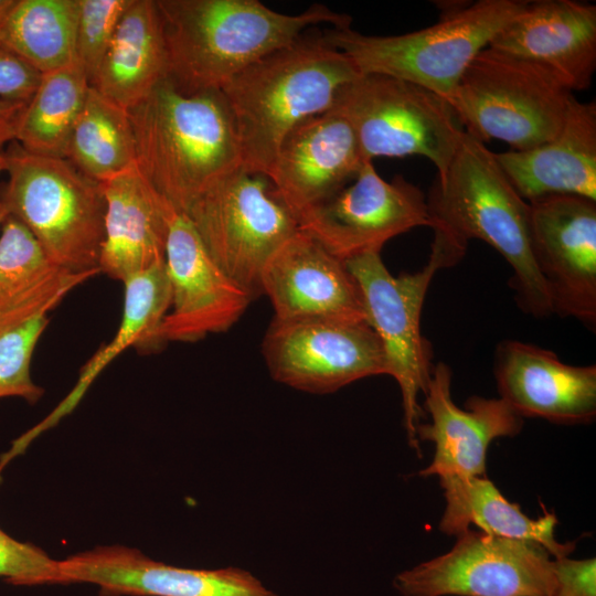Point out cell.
Wrapping results in <instances>:
<instances>
[{
	"instance_id": "cell-1",
	"label": "cell",
	"mask_w": 596,
	"mask_h": 596,
	"mask_svg": "<svg viewBox=\"0 0 596 596\" xmlns=\"http://www.w3.org/2000/svg\"><path fill=\"white\" fill-rule=\"evenodd\" d=\"M127 111L135 167L178 214L243 167L236 125L221 91H185L168 76Z\"/></svg>"
},
{
	"instance_id": "cell-2",
	"label": "cell",
	"mask_w": 596,
	"mask_h": 596,
	"mask_svg": "<svg viewBox=\"0 0 596 596\" xmlns=\"http://www.w3.org/2000/svg\"><path fill=\"white\" fill-rule=\"evenodd\" d=\"M169 77L190 92L221 91L249 65L284 49L318 24L351 26V17L313 4L298 14L258 0H156Z\"/></svg>"
},
{
	"instance_id": "cell-3",
	"label": "cell",
	"mask_w": 596,
	"mask_h": 596,
	"mask_svg": "<svg viewBox=\"0 0 596 596\" xmlns=\"http://www.w3.org/2000/svg\"><path fill=\"white\" fill-rule=\"evenodd\" d=\"M426 203L434 236L465 251L470 240L486 242L510 265L519 307L535 318L554 315L531 249L529 202L513 188L485 142L464 132Z\"/></svg>"
},
{
	"instance_id": "cell-4",
	"label": "cell",
	"mask_w": 596,
	"mask_h": 596,
	"mask_svg": "<svg viewBox=\"0 0 596 596\" xmlns=\"http://www.w3.org/2000/svg\"><path fill=\"white\" fill-rule=\"evenodd\" d=\"M360 75L322 36H301L237 74L221 92L236 125L243 168L268 177L286 135L332 109L339 93Z\"/></svg>"
},
{
	"instance_id": "cell-5",
	"label": "cell",
	"mask_w": 596,
	"mask_h": 596,
	"mask_svg": "<svg viewBox=\"0 0 596 596\" xmlns=\"http://www.w3.org/2000/svg\"><path fill=\"white\" fill-rule=\"evenodd\" d=\"M7 183L0 202L46 256L74 272H99L106 201L100 183L67 159L36 155L17 141L4 151Z\"/></svg>"
},
{
	"instance_id": "cell-6",
	"label": "cell",
	"mask_w": 596,
	"mask_h": 596,
	"mask_svg": "<svg viewBox=\"0 0 596 596\" xmlns=\"http://www.w3.org/2000/svg\"><path fill=\"white\" fill-rule=\"evenodd\" d=\"M479 0L447 10L440 20L400 35H365L331 28L322 36L343 52L360 74H381L423 86L448 103L472 60L526 4Z\"/></svg>"
},
{
	"instance_id": "cell-7",
	"label": "cell",
	"mask_w": 596,
	"mask_h": 596,
	"mask_svg": "<svg viewBox=\"0 0 596 596\" xmlns=\"http://www.w3.org/2000/svg\"><path fill=\"white\" fill-rule=\"evenodd\" d=\"M573 97L542 65L488 46L466 68L449 104L466 132L519 151L551 140Z\"/></svg>"
},
{
	"instance_id": "cell-8",
	"label": "cell",
	"mask_w": 596,
	"mask_h": 596,
	"mask_svg": "<svg viewBox=\"0 0 596 596\" xmlns=\"http://www.w3.org/2000/svg\"><path fill=\"white\" fill-rule=\"evenodd\" d=\"M466 251L434 236L426 265L416 273L393 276L380 253L345 262L363 299L365 319L381 340L387 375L400 386L409 446L421 456L416 430L423 417L418 397L430 380L433 351L422 334L421 317L428 287L439 269L451 267Z\"/></svg>"
},
{
	"instance_id": "cell-9",
	"label": "cell",
	"mask_w": 596,
	"mask_h": 596,
	"mask_svg": "<svg viewBox=\"0 0 596 596\" xmlns=\"http://www.w3.org/2000/svg\"><path fill=\"white\" fill-rule=\"evenodd\" d=\"M351 125L366 161L422 156L446 172L465 132L451 105L417 84L361 74L338 95L332 109Z\"/></svg>"
},
{
	"instance_id": "cell-10",
	"label": "cell",
	"mask_w": 596,
	"mask_h": 596,
	"mask_svg": "<svg viewBox=\"0 0 596 596\" xmlns=\"http://www.w3.org/2000/svg\"><path fill=\"white\" fill-rule=\"evenodd\" d=\"M184 216L213 262L254 297L268 259L299 230L268 177L243 167L207 189Z\"/></svg>"
},
{
	"instance_id": "cell-11",
	"label": "cell",
	"mask_w": 596,
	"mask_h": 596,
	"mask_svg": "<svg viewBox=\"0 0 596 596\" xmlns=\"http://www.w3.org/2000/svg\"><path fill=\"white\" fill-rule=\"evenodd\" d=\"M403 596H553L552 555L540 544L467 530L453 549L396 575Z\"/></svg>"
},
{
	"instance_id": "cell-12",
	"label": "cell",
	"mask_w": 596,
	"mask_h": 596,
	"mask_svg": "<svg viewBox=\"0 0 596 596\" xmlns=\"http://www.w3.org/2000/svg\"><path fill=\"white\" fill-rule=\"evenodd\" d=\"M262 352L274 380L309 393L387 375L383 345L366 320L274 318Z\"/></svg>"
},
{
	"instance_id": "cell-13",
	"label": "cell",
	"mask_w": 596,
	"mask_h": 596,
	"mask_svg": "<svg viewBox=\"0 0 596 596\" xmlns=\"http://www.w3.org/2000/svg\"><path fill=\"white\" fill-rule=\"evenodd\" d=\"M299 228L343 262L380 253L391 238L429 226L426 196L402 175L386 181L366 162L338 193L298 216Z\"/></svg>"
},
{
	"instance_id": "cell-14",
	"label": "cell",
	"mask_w": 596,
	"mask_h": 596,
	"mask_svg": "<svg viewBox=\"0 0 596 596\" xmlns=\"http://www.w3.org/2000/svg\"><path fill=\"white\" fill-rule=\"evenodd\" d=\"M530 242L553 313L596 327V201L551 195L529 202Z\"/></svg>"
},
{
	"instance_id": "cell-15",
	"label": "cell",
	"mask_w": 596,
	"mask_h": 596,
	"mask_svg": "<svg viewBox=\"0 0 596 596\" xmlns=\"http://www.w3.org/2000/svg\"><path fill=\"white\" fill-rule=\"evenodd\" d=\"M166 268L171 305L160 327L164 343L227 331L254 298L213 262L182 214L174 213L169 223Z\"/></svg>"
},
{
	"instance_id": "cell-16",
	"label": "cell",
	"mask_w": 596,
	"mask_h": 596,
	"mask_svg": "<svg viewBox=\"0 0 596 596\" xmlns=\"http://www.w3.org/2000/svg\"><path fill=\"white\" fill-rule=\"evenodd\" d=\"M60 563L64 584H94L102 596H278L238 567H179L121 545L98 546Z\"/></svg>"
},
{
	"instance_id": "cell-17",
	"label": "cell",
	"mask_w": 596,
	"mask_h": 596,
	"mask_svg": "<svg viewBox=\"0 0 596 596\" xmlns=\"http://www.w3.org/2000/svg\"><path fill=\"white\" fill-rule=\"evenodd\" d=\"M424 395L432 422L421 423L416 435L418 443H433L435 453L422 477H485L491 441L522 429V417L500 397L473 395L459 408L451 397V369L444 362L433 366Z\"/></svg>"
},
{
	"instance_id": "cell-18",
	"label": "cell",
	"mask_w": 596,
	"mask_h": 596,
	"mask_svg": "<svg viewBox=\"0 0 596 596\" xmlns=\"http://www.w3.org/2000/svg\"><path fill=\"white\" fill-rule=\"evenodd\" d=\"M366 162L351 125L329 110L286 135L268 179L298 220L352 182Z\"/></svg>"
},
{
	"instance_id": "cell-19",
	"label": "cell",
	"mask_w": 596,
	"mask_h": 596,
	"mask_svg": "<svg viewBox=\"0 0 596 596\" xmlns=\"http://www.w3.org/2000/svg\"><path fill=\"white\" fill-rule=\"evenodd\" d=\"M493 361L500 398L520 417L563 425L595 419V365H571L547 349L518 340L499 342Z\"/></svg>"
},
{
	"instance_id": "cell-20",
	"label": "cell",
	"mask_w": 596,
	"mask_h": 596,
	"mask_svg": "<svg viewBox=\"0 0 596 596\" xmlns=\"http://www.w3.org/2000/svg\"><path fill=\"white\" fill-rule=\"evenodd\" d=\"M259 287L279 320H366L360 287L345 262L300 228L268 259Z\"/></svg>"
},
{
	"instance_id": "cell-21",
	"label": "cell",
	"mask_w": 596,
	"mask_h": 596,
	"mask_svg": "<svg viewBox=\"0 0 596 596\" xmlns=\"http://www.w3.org/2000/svg\"><path fill=\"white\" fill-rule=\"evenodd\" d=\"M489 47L542 65L573 93L587 89L596 71V6L528 1Z\"/></svg>"
},
{
	"instance_id": "cell-22",
	"label": "cell",
	"mask_w": 596,
	"mask_h": 596,
	"mask_svg": "<svg viewBox=\"0 0 596 596\" xmlns=\"http://www.w3.org/2000/svg\"><path fill=\"white\" fill-rule=\"evenodd\" d=\"M494 157L517 192L528 202L551 195L596 201V104L572 98L560 131L526 150Z\"/></svg>"
},
{
	"instance_id": "cell-23",
	"label": "cell",
	"mask_w": 596,
	"mask_h": 596,
	"mask_svg": "<svg viewBox=\"0 0 596 596\" xmlns=\"http://www.w3.org/2000/svg\"><path fill=\"white\" fill-rule=\"evenodd\" d=\"M100 185L106 213L99 272L125 283L164 263L169 223L175 212L152 191L136 167Z\"/></svg>"
},
{
	"instance_id": "cell-24",
	"label": "cell",
	"mask_w": 596,
	"mask_h": 596,
	"mask_svg": "<svg viewBox=\"0 0 596 596\" xmlns=\"http://www.w3.org/2000/svg\"><path fill=\"white\" fill-rule=\"evenodd\" d=\"M124 285V311L116 334L82 368L74 387L51 414L12 443L11 448L0 457V471L22 454L34 438L68 415L97 375L126 348L134 347L141 353H150L166 344L160 337L161 323L171 305L166 260L130 277Z\"/></svg>"
},
{
	"instance_id": "cell-25",
	"label": "cell",
	"mask_w": 596,
	"mask_h": 596,
	"mask_svg": "<svg viewBox=\"0 0 596 596\" xmlns=\"http://www.w3.org/2000/svg\"><path fill=\"white\" fill-rule=\"evenodd\" d=\"M97 274L60 267L20 221L7 215L0 233V334L47 315L72 289Z\"/></svg>"
},
{
	"instance_id": "cell-26",
	"label": "cell",
	"mask_w": 596,
	"mask_h": 596,
	"mask_svg": "<svg viewBox=\"0 0 596 596\" xmlns=\"http://www.w3.org/2000/svg\"><path fill=\"white\" fill-rule=\"evenodd\" d=\"M168 76V53L157 1L131 0L91 86L128 110Z\"/></svg>"
},
{
	"instance_id": "cell-27",
	"label": "cell",
	"mask_w": 596,
	"mask_h": 596,
	"mask_svg": "<svg viewBox=\"0 0 596 596\" xmlns=\"http://www.w3.org/2000/svg\"><path fill=\"white\" fill-rule=\"evenodd\" d=\"M439 483L446 499L439 530L445 534L457 536L473 524L491 535L540 544L554 558L568 556L575 549L574 542L556 540L554 512L545 511L538 519L526 517L487 476L440 477Z\"/></svg>"
},
{
	"instance_id": "cell-28",
	"label": "cell",
	"mask_w": 596,
	"mask_h": 596,
	"mask_svg": "<svg viewBox=\"0 0 596 596\" xmlns=\"http://www.w3.org/2000/svg\"><path fill=\"white\" fill-rule=\"evenodd\" d=\"M78 0H8L0 44L41 74L75 62Z\"/></svg>"
},
{
	"instance_id": "cell-29",
	"label": "cell",
	"mask_w": 596,
	"mask_h": 596,
	"mask_svg": "<svg viewBox=\"0 0 596 596\" xmlns=\"http://www.w3.org/2000/svg\"><path fill=\"white\" fill-rule=\"evenodd\" d=\"M89 87L76 61L42 74L21 117L15 141L32 153L65 158Z\"/></svg>"
},
{
	"instance_id": "cell-30",
	"label": "cell",
	"mask_w": 596,
	"mask_h": 596,
	"mask_svg": "<svg viewBox=\"0 0 596 596\" xmlns=\"http://www.w3.org/2000/svg\"><path fill=\"white\" fill-rule=\"evenodd\" d=\"M65 159L98 183L134 168L135 140L128 111L91 86Z\"/></svg>"
},
{
	"instance_id": "cell-31",
	"label": "cell",
	"mask_w": 596,
	"mask_h": 596,
	"mask_svg": "<svg viewBox=\"0 0 596 596\" xmlns=\"http://www.w3.org/2000/svg\"><path fill=\"white\" fill-rule=\"evenodd\" d=\"M49 323L46 315L0 334V398L17 396L34 404L43 389L31 377L35 345Z\"/></svg>"
},
{
	"instance_id": "cell-32",
	"label": "cell",
	"mask_w": 596,
	"mask_h": 596,
	"mask_svg": "<svg viewBox=\"0 0 596 596\" xmlns=\"http://www.w3.org/2000/svg\"><path fill=\"white\" fill-rule=\"evenodd\" d=\"M131 0H78L75 61L92 84Z\"/></svg>"
},
{
	"instance_id": "cell-33",
	"label": "cell",
	"mask_w": 596,
	"mask_h": 596,
	"mask_svg": "<svg viewBox=\"0 0 596 596\" xmlns=\"http://www.w3.org/2000/svg\"><path fill=\"white\" fill-rule=\"evenodd\" d=\"M0 577L13 585L64 584L60 561L39 546L13 539L1 529Z\"/></svg>"
},
{
	"instance_id": "cell-34",
	"label": "cell",
	"mask_w": 596,
	"mask_h": 596,
	"mask_svg": "<svg viewBox=\"0 0 596 596\" xmlns=\"http://www.w3.org/2000/svg\"><path fill=\"white\" fill-rule=\"evenodd\" d=\"M42 74L0 44V98L28 102Z\"/></svg>"
},
{
	"instance_id": "cell-35",
	"label": "cell",
	"mask_w": 596,
	"mask_h": 596,
	"mask_svg": "<svg viewBox=\"0 0 596 596\" xmlns=\"http://www.w3.org/2000/svg\"><path fill=\"white\" fill-rule=\"evenodd\" d=\"M553 596H596V558L553 560Z\"/></svg>"
},
{
	"instance_id": "cell-36",
	"label": "cell",
	"mask_w": 596,
	"mask_h": 596,
	"mask_svg": "<svg viewBox=\"0 0 596 596\" xmlns=\"http://www.w3.org/2000/svg\"><path fill=\"white\" fill-rule=\"evenodd\" d=\"M26 104L0 98V152L15 141L18 127Z\"/></svg>"
},
{
	"instance_id": "cell-37",
	"label": "cell",
	"mask_w": 596,
	"mask_h": 596,
	"mask_svg": "<svg viewBox=\"0 0 596 596\" xmlns=\"http://www.w3.org/2000/svg\"><path fill=\"white\" fill-rule=\"evenodd\" d=\"M8 213H7V210L6 207L3 206V204L0 202V227L3 223V221L6 220Z\"/></svg>"
},
{
	"instance_id": "cell-38",
	"label": "cell",
	"mask_w": 596,
	"mask_h": 596,
	"mask_svg": "<svg viewBox=\"0 0 596 596\" xmlns=\"http://www.w3.org/2000/svg\"><path fill=\"white\" fill-rule=\"evenodd\" d=\"M6 168V158L4 151L0 152V173L4 171Z\"/></svg>"
},
{
	"instance_id": "cell-39",
	"label": "cell",
	"mask_w": 596,
	"mask_h": 596,
	"mask_svg": "<svg viewBox=\"0 0 596 596\" xmlns=\"http://www.w3.org/2000/svg\"><path fill=\"white\" fill-rule=\"evenodd\" d=\"M8 0H0V8H2L6 3H7Z\"/></svg>"
}]
</instances>
